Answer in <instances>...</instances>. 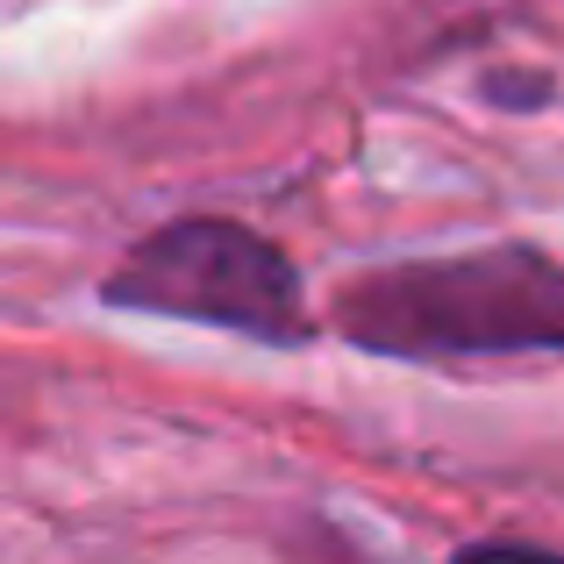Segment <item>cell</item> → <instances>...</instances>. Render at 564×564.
I'll return each mask as SVG.
<instances>
[{
    "label": "cell",
    "mask_w": 564,
    "mask_h": 564,
    "mask_svg": "<svg viewBox=\"0 0 564 564\" xmlns=\"http://www.w3.org/2000/svg\"><path fill=\"white\" fill-rule=\"evenodd\" d=\"M451 564H564V551H536V543H465Z\"/></svg>",
    "instance_id": "3957f363"
},
{
    "label": "cell",
    "mask_w": 564,
    "mask_h": 564,
    "mask_svg": "<svg viewBox=\"0 0 564 564\" xmlns=\"http://www.w3.org/2000/svg\"><path fill=\"white\" fill-rule=\"evenodd\" d=\"M108 307L129 315H165V322H207V329H236L258 344H301V272L286 250L250 236L243 221H165L151 229L100 286Z\"/></svg>",
    "instance_id": "7a4b0ae2"
},
{
    "label": "cell",
    "mask_w": 564,
    "mask_h": 564,
    "mask_svg": "<svg viewBox=\"0 0 564 564\" xmlns=\"http://www.w3.org/2000/svg\"><path fill=\"white\" fill-rule=\"evenodd\" d=\"M336 329L379 358L564 350V264L529 243L408 258L336 293Z\"/></svg>",
    "instance_id": "6da1fadb"
}]
</instances>
